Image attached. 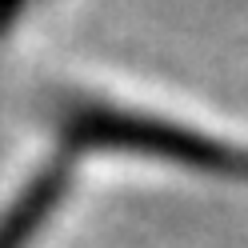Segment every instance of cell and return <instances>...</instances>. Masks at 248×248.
<instances>
[{
  "instance_id": "1",
  "label": "cell",
  "mask_w": 248,
  "mask_h": 248,
  "mask_svg": "<svg viewBox=\"0 0 248 248\" xmlns=\"http://www.w3.org/2000/svg\"><path fill=\"white\" fill-rule=\"evenodd\" d=\"M48 120L52 156L64 164L80 156H116L248 184V136H232L216 124L184 120L96 88H56Z\"/></svg>"
},
{
  "instance_id": "2",
  "label": "cell",
  "mask_w": 248,
  "mask_h": 248,
  "mask_svg": "<svg viewBox=\"0 0 248 248\" xmlns=\"http://www.w3.org/2000/svg\"><path fill=\"white\" fill-rule=\"evenodd\" d=\"M24 4H28V0H8V12H4V16H8V28H16V20H20Z\"/></svg>"
}]
</instances>
